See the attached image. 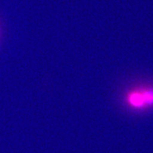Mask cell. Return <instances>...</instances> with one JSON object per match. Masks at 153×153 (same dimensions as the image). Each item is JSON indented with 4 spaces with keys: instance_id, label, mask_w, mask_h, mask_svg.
<instances>
[{
    "instance_id": "6da1fadb",
    "label": "cell",
    "mask_w": 153,
    "mask_h": 153,
    "mask_svg": "<svg viewBox=\"0 0 153 153\" xmlns=\"http://www.w3.org/2000/svg\"><path fill=\"white\" fill-rule=\"evenodd\" d=\"M127 102L134 109H144L153 106V88L136 89L127 95Z\"/></svg>"
}]
</instances>
